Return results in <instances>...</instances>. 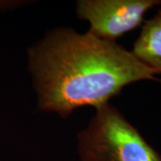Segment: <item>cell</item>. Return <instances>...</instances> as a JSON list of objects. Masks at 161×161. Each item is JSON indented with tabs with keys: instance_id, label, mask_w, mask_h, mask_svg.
Returning <instances> with one entry per match:
<instances>
[{
	"instance_id": "1",
	"label": "cell",
	"mask_w": 161,
	"mask_h": 161,
	"mask_svg": "<svg viewBox=\"0 0 161 161\" xmlns=\"http://www.w3.org/2000/svg\"><path fill=\"white\" fill-rule=\"evenodd\" d=\"M38 109L63 119L83 107L109 103L128 85L158 80L119 43L66 26L47 31L27 49Z\"/></svg>"
},
{
	"instance_id": "2",
	"label": "cell",
	"mask_w": 161,
	"mask_h": 161,
	"mask_svg": "<svg viewBox=\"0 0 161 161\" xmlns=\"http://www.w3.org/2000/svg\"><path fill=\"white\" fill-rule=\"evenodd\" d=\"M80 161H161V153L120 110L110 103L95 108L77 133Z\"/></svg>"
},
{
	"instance_id": "3",
	"label": "cell",
	"mask_w": 161,
	"mask_h": 161,
	"mask_svg": "<svg viewBox=\"0 0 161 161\" xmlns=\"http://www.w3.org/2000/svg\"><path fill=\"white\" fill-rule=\"evenodd\" d=\"M161 6V0H78L75 13L89 24L90 33L116 42L118 38L137 29L148 12Z\"/></svg>"
},
{
	"instance_id": "4",
	"label": "cell",
	"mask_w": 161,
	"mask_h": 161,
	"mask_svg": "<svg viewBox=\"0 0 161 161\" xmlns=\"http://www.w3.org/2000/svg\"><path fill=\"white\" fill-rule=\"evenodd\" d=\"M132 52L157 76H161V8L144 21Z\"/></svg>"
},
{
	"instance_id": "5",
	"label": "cell",
	"mask_w": 161,
	"mask_h": 161,
	"mask_svg": "<svg viewBox=\"0 0 161 161\" xmlns=\"http://www.w3.org/2000/svg\"><path fill=\"white\" fill-rule=\"evenodd\" d=\"M33 3L30 0H0V12L10 11Z\"/></svg>"
}]
</instances>
